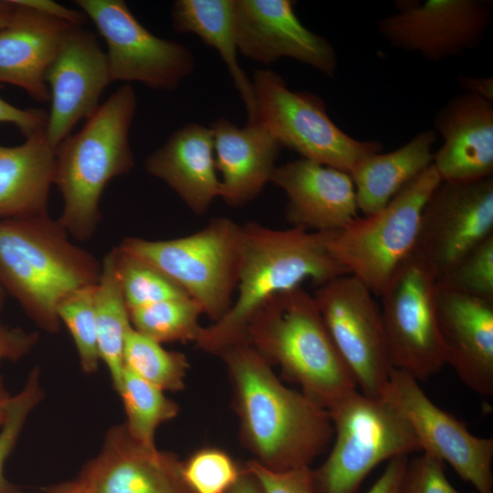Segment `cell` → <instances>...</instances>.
Returning <instances> with one entry per match:
<instances>
[{"label": "cell", "instance_id": "cell-5", "mask_svg": "<svg viewBox=\"0 0 493 493\" xmlns=\"http://www.w3.org/2000/svg\"><path fill=\"white\" fill-rule=\"evenodd\" d=\"M136 109L133 88L123 85L55 149L54 184L63 199L58 220L79 241L91 238L100 222V202L107 184L135 165L130 131Z\"/></svg>", "mask_w": 493, "mask_h": 493}, {"label": "cell", "instance_id": "cell-2", "mask_svg": "<svg viewBox=\"0 0 493 493\" xmlns=\"http://www.w3.org/2000/svg\"><path fill=\"white\" fill-rule=\"evenodd\" d=\"M336 231L273 229L254 221L240 225L236 295L225 316L202 328L195 344L219 356L228 347L246 341L250 320L275 295L306 280L320 286L350 274L330 251Z\"/></svg>", "mask_w": 493, "mask_h": 493}, {"label": "cell", "instance_id": "cell-26", "mask_svg": "<svg viewBox=\"0 0 493 493\" xmlns=\"http://www.w3.org/2000/svg\"><path fill=\"white\" fill-rule=\"evenodd\" d=\"M434 130L415 135L400 148L363 158L350 173L358 210L370 215L383 208L408 183L433 163Z\"/></svg>", "mask_w": 493, "mask_h": 493}, {"label": "cell", "instance_id": "cell-25", "mask_svg": "<svg viewBox=\"0 0 493 493\" xmlns=\"http://www.w3.org/2000/svg\"><path fill=\"white\" fill-rule=\"evenodd\" d=\"M55 164V148L45 131L16 146L0 144V219L47 215Z\"/></svg>", "mask_w": 493, "mask_h": 493}, {"label": "cell", "instance_id": "cell-39", "mask_svg": "<svg viewBox=\"0 0 493 493\" xmlns=\"http://www.w3.org/2000/svg\"><path fill=\"white\" fill-rule=\"evenodd\" d=\"M47 113L43 110L19 109L0 97V122L16 125L26 137L45 131Z\"/></svg>", "mask_w": 493, "mask_h": 493}, {"label": "cell", "instance_id": "cell-3", "mask_svg": "<svg viewBox=\"0 0 493 493\" xmlns=\"http://www.w3.org/2000/svg\"><path fill=\"white\" fill-rule=\"evenodd\" d=\"M68 236L48 215L0 219V286L49 332L58 330L60 302L96 285L101 272V263Z\"/></svg>", "mask_w": 493, "mask_h": 493}, {"label": "cell", "instance_id": "cell-35", "mask_svg": "<svg viewBox=\"0 0 493 493\" xmlns=\"http://www.w3.org/2000/svg\"><path fill=\"white\" fill-rule=\"evenodd\" d=\"M436 283L493 301V235L467 253Z\"/></svg>", "mask_w": 493, "mask_h": 493}, {"label": "cell", "instance_id": "cell-49", "mask_svg": "<svg viewBox=\"0 0 493 493\" xmlns=\"http://www.w3.org/2000/svg\"><path fill=\"white\" fill-rule=\"evenodd\" d=\"M15 493H22V492H20L19 490H17V491H16V492H15Z\"/></svg>", "mask_w": 493, "mask_h": 493}, {"label": "cell", "instance_id": "cell-32", "mask_svg": "<svg viewBox=\"0 0 493 493\" xmlns=\"http://www.w3.org/2000/svg\"><path fill=\"white\" fill-rule=\"evenodd\" d=\"M115 270L128 309L188 295L152 266L121 251L111 249Z\"/></svg>", "mask_w": 493, "mask_h": 493}, {"label": "cell", "instance_id": "cell-33", "mask_svg": "<svg viewBox=\"0 0 493 493\" xmlns=\"http://www.w3.org/2000/svg\"><path fill=\"white\" fill-rule=\"evenodd\" d=\"M95 287L78 289L65 298L58 308L59 321L69 330L82 371L91 374L101 362L97 339Z\"/></svg>", "mask_w": 493, "mask_h": 493}, {"label": "cell", "instance_id": "cell-19", "mask_svg": "<svg viewBox=\"0 0 493 493\" xmlns=\"http://www.w3.org/2000/svg\"><path fill=\"white\" fill-rule=\"evenodd\" d=\"M436 320L445 364L483 396L493 393V301L436 283Z\"/></svg>", "mask_w": 493, "mask_h": 493}, {"label": "cell", "instance_id": "cell-29", "mask_svg": "<svg viewBox=\"0 0 493 493\" xmlns=\"http://www.w3.org/2000/svg\"><path fill=\"white\" fill-rule=\"evenodd\" d=\"M116 391L122 399L129 434L142 445L155 446L157 428L178 414L177 404L125 367Z\"/></svg>", "mask_w": 493, "mask_h": 493}, {"label": "cell", "instance_id": "cell-4", "mask_svg": "<svg viewBox=\"0 0 493 493\" xmlns=\"http://www.w3.org/2000/svg\"><path fill=\"white\" fill-rule=\"evenodd\" d=\"M246 341L327 411L357 391L313 296L303 288L272 297L250 320Z\"/></svg>", "mask_w": 493, "mask_h": 493}, {"label": "cell", "instance_id": "cell-8", "mask_svg": "<svg viewBox=\"0 0 493 493\" xmlns=\"http://www.w3.org/2000/svg\"><path fill=\"white\" fill-rule=\"evenodd\" d=\"M441 182L432 163L380 211L358 216L337 230L329 244L331 255L379 296L393 273L414 253L424 207Z\"/></svg>", "mask_w": 493, "mask_h": 493}, {"label": "cell", "instance_id": "cell-46", "mask_svg": "<svg viewBox=\"0 0 493 493\" xmlns=\"http://www.w3.org/2000/svg\"><path fill=\"white\" fill-rule=\"evenodd\" d=\"M17 9L18 5L14 0H0V29L12 23Z\"/></svg>", "mask_w": 493, "mask_h": 493}, {"label": "cell", "instance_id": "cell-12", "mask_svg": "<svg viewBox=\"0 0 493 493\" xmlns=\"http://www.w3.org/2000/svg\"><path fill=\"white\" fill-rule=\"evenodd\" d=\"M373 295L358 278L346 274L320 285L313 298L362 393L380 398L393 367Z\"/></svg>", "mask_w": 493, "mask_h": 493}, {"label": "cell", "instance_id": "cell-44", "mask_svg": "<svg viewBox=\"0 0 493 493\" xmlns=\"http://www.w3.org/2000/svg\"><path fill=\"white\" fill-rule=\"evenodd\" d=\"M226 493H264L258 481L245 467L236 480Z\"/></svg>", "mask_w": 493, "mask_h": 493}, {"label": "cell", "instance_id": "cell-47", "mask_svg": "<svg viewBox=\"0 0 493 493\" xmlns=\"http://www.w3.org/2000/svg\"><path fill=\"white\" fill-rule=\"evenodd\" d=\"M8 399L9 396L6 393H0V427L5 418Z\"/></svg>", "mask_w": 493, "mask_h": 493}, {"label": "cell", "instance_id": "cell-16", "mask_svg": "<svg viewBox=\"0 0 493 493\" xmlns=\"http://www.w3.org/2000/svg\"><path fill=\"white\" fill-rule=\"evenodd\" d=\"M291 0H234V32L238 52L262 64L290 58L333 77L336 52L321 36L309 30Z\"/></svg>", "mask_w": 493, "mask_h": 493}, {"label": "cell", "instance_id": "cell-36", "mask_svg": "<svg viewBox=\"0 0 493 493\" xmlns=\"http://www.w3.org/2000/svg\"><path fill=\"white\" fill-rule=\"evenodd\" d=\"M39 375L37 368L32 370L23 389L8 399L5 418L0 427V493L18 490L5 477L4 468L28 415L43 398Z\"/></svg>", "mask_w": 493, "mask_h": 493}, {"label": "cell", "instance_id": "cell-41", "mask_svg": "<svg viewBox=\"0 0 493 493\" xmlns=\"http://www.w3.org/2000/svg\"><path fill=\"white\" fill-rule=\"evenodd\" d=\"M17 4L71 25L82 26L86 16L79 10L70 9L51 0H15Z\"/></svg>", "mask_w": 493, "mask_h": 493}, {"label": "cell", "instance_id": "cell-23", "mask_svg": "<svg viewBox=\"0 0 493 493\" xmlns=\"http://www.w3.org/2000/svg\"><path fill=\"white\" fill-rule=\"evenodd\" d=\"M219 197L239 207L254 200L270 181L280 145L258 121L237 127L226 119L211 125Z\"/></svg>", "mask_w": 493, "mask_h": 493}, {"label": "cell", "instance_id": "cell-37", "mask_svg": "<svg viewBox=\"0 0 493 493\" xmlns=\"http://www.w3.org/2000/svg\"><path fill=\"white\" fill-rule=\"evenodd\" d=\"M445 463L427 454L407 461L400 493H473L457 490L449 482Z\"/></svg>", "mask_w": 493, "mask_h": 493}, {"label": "cell", "instance_id": "cell-31", "mask_svg": "<svg viewBox=\"0 0 493 493\" xmlns=\"http://www.w3.org/2000/svg\"><path fill=\"white\" fill-rule=\"evenodd\" d=\"M123 367L163 392L180 391L189 362L184 353L165 350L131 326L125 338Z\"/></svg>", "mask_w": 493, "mask_h": 493}, {"label": "cell", "instance_id": "cell-28", "mask_svg": "<svg viewBox=\"0 0 493 493\" xmlns=\"http://www.w3.org/2000/svg\"><path fill=\"white\" fill-rule=\"evenodd\" d=\"M94 301L100 360L107 366L113 388L117 390L123 371L125 338L131 324L111 250L101 262Z\"/></svg>", "mask_w": 493, "mask_h": 493}, {"label": "cell", "instance_id": "cell-30", "mask_svg": "<svg viewBox=\"0 0 493 493\" xmlns=\"http://www.w3.org/2000/svg\"><path fill=\"white\" fill-rule=\"evenodd\" d=\"M200 306L191 298H180L129 309L132 328L162 344L197 341L202 326Z\"/></svg>", "mask_w": 493, "mask_h": 493}, {"label": "cell", "instance_id": "cell-48", "mask_svg": "<svg viewBox=\"0 0 493 493\" xmlns=\"http://www.w3.org/2000/svg\"><path fill=\"white\" fill-rule=\"evenodd\" d=\"M4 299H5V291L0 286V306L3 304Z\"/></svg>", "mask_w": 493, "mask_h": 493}, {"label": "cell", "instance_id": "cell-7", "mask_svg": "<svg viewBox=\"0 0 493 493\" xmlns=\"http://www.w3.org/2000/svg\"><path fill=\"white\" fill-rule=\"evenodd\" d=\"M335 442L313 469L320 493H357L380 463L420 450L406 418L391 404L357 391L328 411Z\"/></svg>", "mask_w": 493, "mask_h": 493}, {"label": "cell", "instance_id": "cell-9", "mask_svg": "<svg viewBox=\"0 0 493 493\" xmlns=\"http://www.w3.org/2000/svg\"><path fill=\"white\" fill-rule=\"evenodd\" d=\"M252 86L257 121L280 146L302 158L350 174L363 158L381 152L380 142L360 141L345 133L330 120L320 97L289 89L278 73L258 69Z\"/></svg>", "mask_w": 493, "mask_h": 493}, {"label": "cell", "instance_id": "cell-34", "mask_svg": "<svg viewBox=\"0 0 493 493\" xmlns=\"http://www.w3.org/2000/svg\"><path fill=\"white\" fill-rule=\"evenodd\" d=\"M243 467L225 451L205 447L182 462V473L191 493H226Z\"/></svg>", "mask_w": 493, "mask_h": 493}, {"label": "cell", "instance_id": "cell-10", "mask_svg": "<svg viewBox=\"0 0 493 493\" xmlns=\"http://www.w3.org/2000/svg\"><path fill=\"white\" fill-rule=\"evenodd\" d=\"M392 367L425 380L446 365L436 320V279L412 254L379 294Z\"/></svg>", "mask_w": 493, "mask_h": 493}, {"label": "cell", "instance_id": "cell-45", "mask_svg": "<svg viewBox=\"0 0 493 493\" xmlns=\"http://www.w3.org/2000/svg\"><path fill=\"white\" fill-rule=\"evenodd\" d=\"M46 493H94L92 488L80 477L62 482L48 488Z\"/></svg>", "mask_w": 493, "mask_h": 493}, {"label": "cell", "instance_id": "cell-1", "mask_svg": "<svg viewBox=\"0 0 493 493\" xmlns=\"http://www.w3.org/2000/svg\"><path fill=\"white\" fill-rule=\"evenodd\" d=\"M219 357L231 381L241 439L254 460L278 471L310 467L333 435L328 411L286 387L246 341Z\"/></svg>", "mask_w": 493, "mask_h": 493}, {"label": "cell", "instance_id": "cell-22", "mask_svg": "<svg viewBox=\"0 0 493 493\" xmlns=\"http://www.w3.org/2000/svg\"><path fill=\"white\" fill-rule=\"evenodd\" d=\"M17 5L12 23L0 29V82L47 102L50 100L47 70L75 26Z\"/></svg>", "mask_w": 493, "mask_h": 493}, {"label": "cell", "instance_id": "cell-24", "mask_svg": "<svg viewBox=\"0 0 493 493\" xmlns=\"http://www.w3.org/2000/svg\"><path fill=\"white\" fill-rule=\"evenodd\" d=\"M145 169L197 215L205 214L220 195L212 130L198 123L176 130L147 157Z\"/></svg>", "mask_w": 493, "mask_h": 493}, {"label": "cell", "instance_id": "cell-42", "mask_svg": "<svg viewBox=\"0 0 493 493\" xmlns=\"http://www.w3.org/2000/svg\"><path fill=\"white\" fill-rule=\"evenodd\" d=\"M407 461V456H399L387 461L383 473L366 493H400Z\"/></svg>", "mask_w": 493, "mask_h": 493}, {"label": "cell", "instance_id": "cell-18", "mask_svg": "<svg viewBox=\"0 0 493 493\" xmlns=\"http://www.w3.org/2000/svg\"><path fill=\"white\" fill-rule=\"evenodd\" d=\"M79 477L94 493H191L178 457L138 442L124 424L109 429L100 453Z\"/></svg>", "mask_w": 493, "mask_h": 493}, {"label": "cell", "instance_id": "cell-6", "mask_svg": "<svg viewBox=\"0 0 493 493\" xmlns=\"http://www.w3.org/2000/svg\"><path fill=\"white\" fill-rule=\"evenodd\" d=\"M239 232V224L220 216L188 236L126 237L118 247L168 277L215 322L229 310L236 293Z\"/></svg>", "mask_w": 493, "mask_h": 493}, {"label": "cell", "instance_id": "cell-27", "mask_svg": "<svg viewBox=\"0 0 493 493\" xmlns=\"http://www.w3.org/2000/svg\"><path fill=\"white\" fill-rule=\"evenodd\" d=\"M173 29L194 33L218 51L247 111V122L257 121V105L250 79L237 60L234 32V0H177L173 4Z\"/></svg>", "mask_w": 493, "mask_h": 493}, {"label": "cell", "instance_id": "cell-43", "mask_svg": "<svg viewBox=\"0 0 493 493\" xmlns=\"http://www.w3.org/2000/svg\"><path fill=\"white\" fill-rule=\"evenodd\" d=\"M457 83L464 92L493 101V78L460 75Z\"/></svg>", "mask_w": 493, "mask_h": 493}, {"label": "cell", "instance_id": "cell-14", "mask_svg": "<svg viewBox=\"0 0 493 493\" xmlns=\"http://www.w3.org/2000/svg\"><path fill=\"white\" fill-rule=\"evenodd\" d=\"M410 424L420 449L446 462L477 493H493V438L472 435L466 425L436 406L410 374L392 369L381 396Z\"/></svg>", "mask_w": 493, "mask_h": 493}, {"label": "cell", "instance_id": "cell-15", "mask_svg": "<svg viewBox=\"0 0 493 493\" xmlns=\"http://www.w3.org/2000/svg\"><path fill=\"white\" fill-rule=\"evenodd\" d=\"M395 5V13L379 20L380 34L393 47L430 61L476 48L492 18V4L483 0H407Z\"/></svg>", "mask_w": 493, "mask_h": 493}, {"label": "cell", "instance_id": "cell-40", "mask_svg": "<svg viewBox=\"0 0 493 493\" xmlns=\"http://www.w3.org/2000/svg\"><path fill=\"white\" fill-rule=\"evenodd\" d=\"M38 340L37 332H27L19 328H9L0 322V362L18 361L26 356ZM0 393H5L1 386Z\"/></svg>", "mask_w": 493, "mask_h": 493}, {"label": "cell", "instance_id": "cell-21", "mask_svg": "<svg viewBox=\"0 0 493 493\" xmlns=\"http://www.w3.org/2000/svg\"><path fill=\"white\" fill-rule=\"evenodd\" d=\"M443 144L433 165L442 182H471L493 173V101L463 92L436 113Z\"/></svg>", "mask_w": 493, "mask_h": 493}, {"label": "cell", "instance_id": "cell-13", "mask_svg": "<svg viewBox=\"0 0 493 493\" xmlns=\"http://www.w3.org/2000/svg\"><path fill=\"white\" fill-rule=\"evenodd\" d=\"M492 235L493 177L441 182L424 207L413 254L437 281Z\"/></svg>", "mask_w": 493, "mask_h": 493}, {"label": "cell", "instance_id": "cell-17", "mask_svg": "<svg viewBox=\"0 0 493 493\" xmlns=\"http://www.w3.org/2000/svg\"><path fill=\"white\" fill-rule=\"evenodd\" d=\"M45 80L51 101L45 134L56 149L79 121L95 112L104 89L112 81L106 52L97 37L82 26H73L48 67Z\"/></svg>", "mask_w": 493, "mask_h": 493}, {"label": "cell", "instance_id": "cell-20", "mask_svg": "<svg viewBox=\"0 0 493 493\" xmlns=\"http://www.w3.org/2000/svg\"><path fill=\"white\" fill-rule=\"evenodd\" d=\"M270 182L285 192L286 218L293 227L336 231L358 217L355 187L348 173L301 158L277 166Z\"/></svg>", "mask_w": 493, "mask_h": 493}, {"label": "cell", "instance_id": "cell-38", "mask_svg": "<svg viewBox=\"0 0 493 493\" xmlns=\"http://www.w3.org/2000/svg\"><path fill=\"white\" fill-rule=\"evenodd\" d=\"M246 467L257 478L264 493H320L310 467L278 471L253 459Z\"/></svg>", "mask_w": 493, "mask_h": 493}, {"label": "cell", "instance_id": "cell-11", "mask_svg": "<svg viewBox=\"0 0 493 493\" xmlns=\"http://www.w3.org/2000/svg\"><path fill=\"white\" fill-rule=\"evenodd\" d=\"M80 11L95 25L107 45L112 81H137L173 91L195 66L191 50L150 32L122 0H77Z\"/></svg>", "mask_w": 493, "mask_h": 493}]
</instances>
